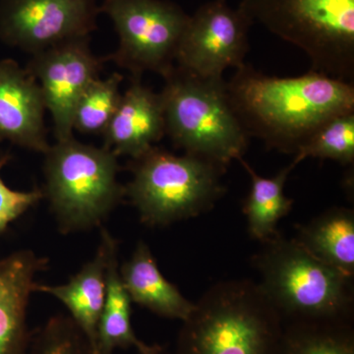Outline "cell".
Segmentation results:
<instances>
[{
    "mask_svg": "<svg viewBox=\"0 0 354 354\" xmlns=\"http://www.w3.org/2000/svg\"><path fill=\"white\" fill-rule=\"evenodd\" d=\"M100 11L113 21L120 38L109 55L132 77L145 72L162 77L174 66L177 50L190 15L169 0H104Z\"/></svg>",
    "mask_w": 354,
    "mask_h": 354,
    "instance_id": "8",
    "label": "cell"
},
{
    "mask_svg": "<svg viewBox=\"0 0 354 354\" xmlns=\"http://www.w3.org/2000/svg\"><path fill=\"white\" fill-rule=\"evenodd\" d=\"M307 158L332 160L342 165L354 162V111L339 114L324 122L295 153L293 162Z\"/></svg>",
    "mask_w": 354,
    "mask_h": 354,
    "instance_id": "22",
    "label": "cell"
},
{
    "mask_svg": "<svg viewBox=\"0 0 354 354\" xmlns=\"http://www.w3.org/2000/svg\"><path fill=\"white\" fill-rule=\"evenodd\" d=\"M123 75L95 79L81 95L73 115V129L83 134H104L121 99Z\"/></svg>",
    "mask_w": 354,
    "mask_h": 354,
    "instance_id": "21",
    "label": "cell"
},
{
    "mask_svg": "<svg viewBox=\"0 0 354 354\" xmlns=\"http://www.w3.org/2000/svg\"><path fill=\"white\" fill-rule=\"evenodd\" d=\"M285 323L257 283L212 286L183 322L176 354H279Z\"/></svg>",
    "mask_w": 354,
    "mask_h": 354,
    "instance_id": "3",
    "label": "cell"
},
{
    "mask_svg": "<svg viewBox=\"0 0 354 354\" xmlns=\"http://www.w3.org/2000/svg\"><path fill=\"white\" fill-rule=\"evenodd\" d=\"M279 354H354L351 323L285 324Z\"/></svg>",
    "mask_w": 354,
    "mask_h": 354,
    "instance_id": "20",
    "label": "cell"
},
{
    "mask_svg": "<svg viewBox=\"0 0 354 354\" xmlns=\"http://www.w3.org/2000/svg\"><path fill=\"white\" fill-rule=\"evenodd\" d=\"M120 274L131 301L158 316L183 322L194 308V304L165 278L145 242L140 241L131 258L120 265Z\"/></svg>",
    "mask_w": 354,
    "mask_h": 354,
    "instance_id": "16",
    "label": "cell"
},
{
    "mask_svg": "<svg viewBox=\"0 0 354 354\" xmlns=\"http://www.w3.org/2000/svg\"><path fill=\"white\" fill-rule=\"evenodd\" d=\"M251 178V190L244 203L248 232L252 239L264 242L278 234V223L290 214L292 200L283 192L285 184L295 162L281 169L276 176L267 178L260 176L248 162L239 158Z\"/></svg>",
    "mask_w": 354,
    "mask_h": 354,
    "instance_id": "19",
    "label": "cell"
},
{
    "mask_svg": "<svg viewBox=\"0 0 354 354\" xmlns=\"http://www.w3.org/2000/svg\"><path fill=\"white\" fill-rule=\"evenodd\" d=\"M132 179L124 186L149 227H167L209 211L225 194V167L184 153L176 156L153 146L128 167Z\"/></svg>",
    "mask_w": 354,
    "mask_h": 354,
    "instance_id": "7",
    "label": "cell"
},
{
    "mask_svg": "<svg viewBox=\"0 0 354 354\" xmlns=\"http://www.w3.org/2000/svg\"><path fill=\"white\" fill-rule=\"evenodd\" d=\"M100 13L95 0H1L0 39L34 55L90 37Z\"/></svg>",
    "mask_w": 354,
    "mask_h": 354,
    "instance_id": "9",
    "label": "cell"
},
{
    "mask_svg": "<svg viewBox=\"0 0 354 354\" xmlns=\"http://www.w3.org/2000/svg\"><path fill=\"white\" fill-rule=\"evenodd\" d=\"M295 241L317 259L354 277V211L335 207L298 228Z\"/></svg>",
    "mask_w": 354,
    "mask_h": 354,
    "instance_id": "18",
    "label": "cell"
},
{
    "mask_svg": "<svg viewBox=\"0 0 354 354\" xmlns=\"http://www.w3.org/2000/svg\"><path fill=\"white\" fill-rule=\"evenodd\" d=\"M262 245L252 258L257 283L283 323L351 322L353 278L279 232Z\"/></svg>",
    "mask_w": 354,
    "mask_h": 354,
    "instance_id": "2",
    "label": "cell"
},
{
    "mask_svg": "<svg viewBox=\"0 0 354 354\" xmlns=\"http://www.w3.org/2000/svg\"><path fill=\"white\" fill-rule=\"evenodd\" d=\"M228 97L249 138L297 153L326 121L354 111L353 83L310 70L291 78L267 76L244 64L227 82Z\"/></svg>",
    "mask_w": 354,
    "mask_h": 354,
    "instance_id": "1",
    "label": "cell"
},
{
    "mask_svg": "<svg viewBox=\"0 0 354 354\" xmlns=\"http://www.w3.org/2000/svg\"><path fill=\"white\" fill-rule=\"evenodd\" d=\"M48 267V258L31 250L0 260V354H28V304L38 283L37 274Z\"/></svg>",
    "mask_w": 354,
    "mask_h": 354,
    "instance_id": "13",
    "label": "cell"
},
{
    "mask_svg": "<svg viewBox=\"0 0 354 354\" xmlns=\"http://www.w3.org/2000/svg\"><path fill=\"white\" fill-rule=\"evenodd\" d=\"M88 39L65 41L32 55L27 69L38 81L44 104L53 116L57 141L73 137L74 111L86 88L100 73L106 57H95Z\"/></svg>",
    "mask_w": 354,
    "mask_h": 354,
    "instance_id": "11",
    "label": "cell"
},
{
    "mask_svg": "<svg viewBox=\"0 0 354 354\" xmlns=\"http://www.w3.org/2000/svg\"><path fill=\"white\" fill-rule=\"evenodd\" d=\"M104 145L118 157L139 158L165 135L164 106L160 94L132 77L104 132Z\"/></svg>",
    "mask_w": 354,
    "mask_h": 354,
    "instance_id": "14",
    "label": "cell"
},
{
    "mask_svg": "<svg viewBox=\"0 0 354 354\" xmlns=\"http://www.w3.org/2000/svg\"><path fill=\"white\" fill-rule=\"evenodd\" d=\"M251 26L227 0L203 4L186 26L177 50V66L204 78H223L225 70L244 64Z\"/></svg>",
    "mask_w": 354,
    "mask_h": 354,
    "instance_id": "10",
    "label": "cell"
},
{
    "mask_svg": "<svg viewBox=\"0 0 354 354\" xmlns=\"http://www.w3.org/2000/svg\"><path fill=\"white\" fill-rule=\"evenodd\" d=\"M118 246L113 237L109 248L106 301L97 329V353L115 354L118 349L134 348L139 354H162L160 346L142 342L133 330L132 301L121 281Z\"/></svg>",
    "mask_w": 354,
    "mask_h": 354,
    "instance_id": "17",
    "label": "cell"
},
{
    "mask_svg": "<svg viewBox=\"0 0 354 354\" xmlns=\"http://www.w3.org/2000/svg\"><path fill=\"white\" fill-rule=\"evenodd\" d=\"M38 81L12 59L0 60V141L41 153L50 149Z\"/></svg>",
    "mask_w": 354,
    "mask_h": 354,
    "instance_id": "12",
    "label": "cell"
},
{
    "mask_svg": "<svg viewBox=\"0 0 354 354\" xmlns=\"http://www.w3.org/2000/svg\"><path fill=\"white\" fill-rule=\"evenodd\" d=\"M10 160L9 153L0 157V172ZM44 198V190L39 188L26 192L11 189L0 176V234L6 232L11 223L24 215L28 209L36 206Z\"/></svg>",
    "mask_w": 354,
    "mask_h": 354,
    "instance_id": "24",
    "label": "cell"
},
{
    "mask_svg": "<svg viewBox=\"0 0 354 354\" xmlns=\"http://www.w3.org/2000/svg\"><path fill=\"white\" fill-rule=\"evenodd\" d=\"M164 78L165 134L176 148L223 167L243 157L250 138L223 78H204L177 65Z\"/></svg>",
    "mask_w": 354,
    "mask_h": 354,
    "instance_id": "4",
    "label": "cell"
},
{
    "mask_svg": "<svg viewBox=\"0 0 354 354\" xmlns=\"http://www.w3.org/2000/svg\"><path fill=\"white\" fill-rule=\"evenodd\" d=\"M28 354H97L69 316L57 314L31 332Z\"/></svg>",
    "mask_w": 354,
    "mask_h": 354,
    "instance_id": "23",
    "label": "cell"
},
{
    "mask_svg": "<svg viewBox=\"0 0 354 354\" xmlns=\"http://www.w3.org/2000/svg\"><path fill=\"white\" fill-rule=\"evenodd\" d=\"M237 9L304 50L312 71L353 83L354 0H241Z\"/></svg>",
    "mask_w": 354,
    "mask_h": 354,
    "instance_id": "6",
    "label": "cell"
},
{
    "mask_svg": "<svg viewBox=\"0 0 354 354\" xmlns=\"http://www.w3.org/2000/svg\"><path fill=\"white\" fill-rule=\"evenodd\" d=\"M101 228V243L92 260L60 286L37 283L35 292H43L57 298L69 311V317L81 330L97 353V329L106 295L109 248L113 236Z\"/></svg>",
    "mask_w": 354,
    "mask_h": 354,
    "instance_id": "15",
    "label": "cell"
},
{
    "mask_svg": "<svg viewBox=\"0 0 354 354\" xmlns=\"http://www.w3.org/2000/svg\"><path fill=\"white\" fill-rule=\"evenodd\" d=\"M44 157V198L58 230L70 234L102 227L125 197L118 156L71 137L57 141Z\"/></svg>",
    "mask_w": 354,
    "mask_h": 354,
    "instance_id": "5",
    "label": "cell"
}]
</instances>
